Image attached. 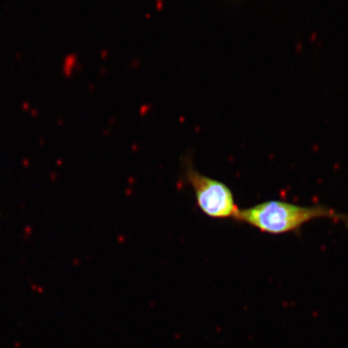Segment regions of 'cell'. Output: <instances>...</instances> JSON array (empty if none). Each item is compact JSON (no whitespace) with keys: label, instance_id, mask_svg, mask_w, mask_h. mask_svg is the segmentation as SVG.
Masks as SVG:
<instances>
[{"label":"cell","instance_id":"obj_1","mask_svg":"<svg viewBox=\"0 0 348 348\" xmlns=\"http://www.w3.org/2000/svg\"><path fill=\"white\" fill-rule=\"evenodd\" d=\"M326 218L348 225V214L324 205L302 206L283 200H268L238 211L234 220L255 227L263 233H298L314 220Z\"/></svg>","mask_w":348,"mask_h":348},{"label":"cell","instance_id":"obj_2","mask_svg":"<svg viewBox=\"0 0 348 348\" xmlns=\"http://www.w3.org/2000/svg\"><path fill=\"white\" fill-rule=\"evenodd\" d=\"M185 173L194 192L196 203L206 216L214 218L236 217L239 208L227 185L199 173L190 165L186 168Z\"/></svg>","mask_w":348,"mask_h":348}]
</instances>
